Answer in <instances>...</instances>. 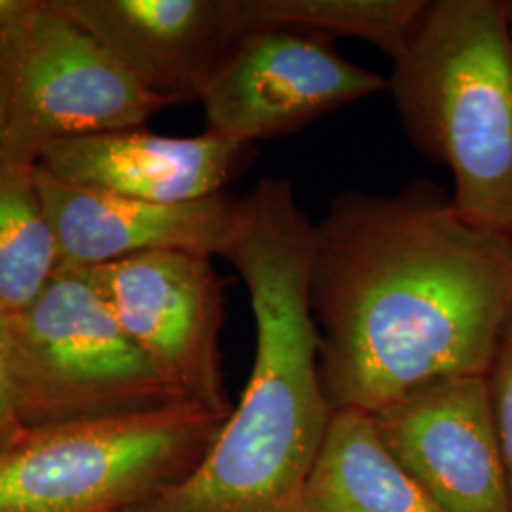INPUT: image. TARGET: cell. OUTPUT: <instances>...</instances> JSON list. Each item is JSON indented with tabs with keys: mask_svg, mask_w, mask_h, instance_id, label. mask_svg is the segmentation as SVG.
Wrapping results in <instances>:
<instances>
[{
	"mask_svg": "<svg viewBox=\"0 0 512 512\" xmlns=\"http://www.w3.org/2000/svg\"><path fill=\"white\" fill-rule=\"evenodd\" d=\"M310 306L332 410L376 414L421 385L486 376L512 311V236L425 181L344 192L313 230Z\"/></svg>",
	"mask_w": 512,
	"mask_h": 512,
	"instance_id": "cell-1",
	"label": "cell"
},
{
	"mask_svg": "<svg viewBox=\"0 0 512 512\" xmlns=\"http://www.w3.org/2000/svg\"><path fill=\"white\" fill-rule=\"evenodd\" d=\"M313 230L287 179L264 177L243 198L222 258L255 315L249 382L192 471L129 512H298L332 416L310 306Z\"/></svg>",
	"mask_w": 512,
	"mask_h": 512,
	"instance_id": "cell-2",
	"label": "cell"
},
{
	"mask_svg": "<svg viewBox=\"0 0 512 512\" xmlns=\"http://www.w3.org/2000/svg\"><path fill=\"white\" fill-rule=\"evenodd\" d=\"M410 143L452 173L471 224L512 236V29L507 2H427L387 80Z\"/></svg>",
	"mask_w": 512,
	"mask_h": 512,
	"instance_id": "cell-3",
	"label": "cell"
},
{
	"mask_svg": "<svg viewBox=\"0 0 512 512\" xmlns=\"http://www.w3.org/2000/svg\"><path fill=\"white\" fill-rule=\"evenodd\" d=\"M224 420L179 401L23 429L0 446V512L133 511L188 475Z\"/></svg>",
	"mask_w": 512,
	"mask_h": 512,
	"instance_id": "cell-4",
	"label": "cell"
},
{
	"mask_svg": "<svg viewBox=\"0 0 512 512\" xmlns=\"http://www.w3.org/2000/svg\"><path fill=\"white\" fill-rule=\"evenodd\" d=\"M0 332L25 429L183 401L120 327L90 270H61L29 308L0 315Z\"/></svg>",
	"mask_w": 512,
	"mask_h": 512,
	"instance_id": "cell-5",
	"label": "cell"
},
{
	"mask_svg": "<svg viewBox=\"0 0 512 512\" xmlns=\"http://www.w3.org/2000/svg\"><path fill=\"white\" fill-rule=\"evenodd\" d=\"M0 71L10 92L2 156L25 164L57 141L143 128L171 107L54 0H0Z\"/></svg>",
	"mask_w": 512,
	"mask_h": 512,
	"instance_id": "cell-6",
	"label": "cell"
},
{
	"mask_svg": "<svg viewBox=\"0 0 512 512\" xmlns=\"http://www.w3.org/2000/svg\"><path fill=\"white\" fill-rule=\"evenodd\" d=\"M213 256L164 249L92 268L120 327L171 391L228 418L220 366L224 291Z\"/></svg>",
	"mask_w": 512,
	"mask_h": 512,
	"instance_id": "cell-7",
	"label": "cell"
},
{
	"mask_svg": "<svg viewBox=\"0 0 512 512\" xmlns=\"http://www.w3.org/2000/svg\"><path fill=\"white\" fill-rule=\"evenodd\" d=\"M387 86L384 76L344 59L330 40L264 29L234 42L200 103L207 129L253 145L306 128Z\"/></svg>",
	"mask_w": 512,
	"mask_h": 512,
	"instance_id": "cell-8",
	"label": "cell"
},
{
	"mask_svg": "<svg viewBox=\"0 0 512 512\" xmlns=\"http://www.w3.org/2000/svg\"><path fill=\"white\" fill-rule=\"evenodd\" d=\"M370 416L442 512H512L486 376L421 385Z\"/></svg>",
	"mask_w": 512,
	"mask_h": 512,
	"instance_id": "cell-9",
	"label": "cell"
},
{
	"mask_svg": "<svg viewBox=\"0 0 512 512\" xmlns=\"http://www.w3.org/2000/svg\"><path fill=\"white\" fill-rule=\"evenodd\" d=\"M37 183L59 245V272L164 249L222 256L241 215V200L226 190L177 205L141 202L63 183L38 164Z\"/></svg>",
	"mask_w": 512,
	"mask_h": 512,
	"instance_id": "cell-10",
	"label": "cell"
},
{
	"mask_svg": "<svg viewBox=\"0 0 512 512\" xmlns=\"http://www.w3.org/2000/svg\"><path fill=\"white\" fill-rule=\"evenodd\" d=\"M148 92L171 105L200 101L241 37L232 0H54Z\"/></svg>",
	"mask_w": 512,
	"mask_h": 512,
	"instance_id": "cell-11",
	"label": "cell"
},
{
	"mask_svg": "<svg viewBox=\"0 0 512 512\" xmlns=\"http://www.w3.org/2000/svg\"><path fill=\"white\" fill-rule=\"evenodd\" d=\"M253 156V145L205 129L164 137L143 128L57 141L37 164L63 183L141 202H198L224 192Z\"/></svg>",
	"mask_w": 512,
	"mask_h": 512,
	"instance_id": "cell-12",
	"label": "cell"
},
{
	"mask_svg": "<svg viewBox=\"0 0 512 512\" xmlns=\"http://www.w3.org/2000/svg\"><path fill=\"white\" fill-rule=\"evenodd\" d=\"M298 512H442L393 458L374 418L332 410Z\"/></svg>",
	"mask_w": 512,
	"mask_h": 512,
	"instance_id": "cell-13",
	"label": "cell"
},
{
	"mask_svg": "<svg viewBox=\"0 0 512 512\" xmlns=\"http://www.w3.org/2000/svg\"><path fill=\"white\" fill-rule=\"evenodd\" d=\"M59 268V245L38 190L37 164L0 154V315L37 302Z\"/></svg>",
	"mask_w": 512,
	"mask_h": 512,
	"instance_id": "cell-14",
	"label": "cell"
},
{
	"mask_svg": "<svg viewBox=\"0 0 512 512\" xmlns=\"http://www.w3.org/2000/svg\"><path fill=\"white\" fill-rule=\"evenodd\" d=\"M425 0H232L241 37L291 31L325 38H359L395 59L420 19Z\"/></svg>",
	"mask_w": 512,
	"mask_h": 512,
	"instance_id": "cell-15",
	"label": "cell"
},
{
	"mask_svg": "<svg viewBox=\"0 0 512 512\" xmlns=\"http://www.w3.org/2000/svg\"><path fill=\"white\" fill-rule=\"evenodd\" d=\"M486 382L512 507V311L499 338Z\"/></svg>",
	"mask_w": 512,
	"mask_h": 512,
	"instance_id": "cell-16",
	"label": "cell"
},
{
	"mask_svg": "<svg viewBox=\"0 0 512 512\" xmlns=\"http://www.w3.org/2000/svg\"><path fill=\"white\" fill-rule=\"evenodd\" d=\"M23 429L25 427L21 425L18 410H16L14 391H12L10 372H8V363H6V353H4V342H2V332H0V446L10 442Z\"/></svg>",
	"mask_w": 512,
	"mask_h": 512,
	"instance_id": "cell-17",
	"label": "cell"
},
{
	"mask_svg": "<svg viewBox=\"0 0 512 512\" xmlns=\"http://www.w3.org/2000/svg\"><path fill=\"white\" fill-rule=\"evenodd\" d=\"M8 114H10V92H8L6 76L0 71V154H2L6 129H8Z\"/></svg>",
	"mask_w": 512,
	"mask_h": 512,
	"instance_id": "cell-18",
	"label": "cell"
},
{
	"mask_svg": "<svg viewBox=\"0 0 512 512\" xmlns=\"http://www.w3.org/2000/svg\"><path fill=\"white\" fill-rule=\"evenodd\" d=\"M507 10H509V19H511V29H512V0H511V2H507Z\"/></svg>",
	"mask_w": 512,
	"mask_h": 512,
	"instance_id": "cell-19",
	"label": "cell"
}]
</instances>
